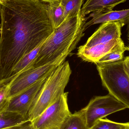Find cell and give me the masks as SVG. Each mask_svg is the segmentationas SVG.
<instances>
[{
  "label": "cell",
  "instance_id": "3957f363",
  "mask_svg": "<svg viewBox=\"0 0 129 129\" xmlns=\"http://www.w3.org/2000/svg\"><path fill=\"white\" fill-rule=\"evenodd\" d=\"M72 72L69 62L65 61L51 72L31 105L28 113L30 121H32L41 115L64 93Z\"/></svg>",
  "mask_w": 129,
  "mask_h": 129
},
{
  "label": "cell",
  "instance_id": "ffe728a7",
  "mask_svg": "<svg viewBox=\"0 0 129 129\" xmlns=\"http://www.w3.org/2000/svg\"><path fill=\"white\" fill-rule=\"evenodd\" d=\"M5 129H34V128L33 126L32 122L30 120H28L18 125Z\"/></svg>",
  "mask_w": 129,
  "mask_h": 129
},
{
  "label": "cell",
  "instance_id": "44dd1931",
  "mask_svg": "<svg viewBox=\"0 0 129 129\" xmlns=\"http://www.w3.org/2000/svg\"><path fill=\"white\" fill-rule=\"evenodd\" d=\"M43 2H45V3H50L51 2H54L57 1H59L60 0H40Z\"/></svg>",
  "mask_w": 129,
  "mask_h": 129
},
{
  "label": "cell",
  "instance_id": "8fae6325",
  "mask_svg": "<svg viewBox=\"0 0 129 129\" xmlns=\"http://www.w3.org/2000/svg\"><path fill=\"white\" fill-rule=\"evenodd\" d=\"M127 0H87L81 8L84 16L90 13H100L113 10L116 6Z\"/></svg>",
  "mask_w": 129,
  "mask_h": 129
},
{
  "label": "cell",
  "instance_id": "5bb4252c",
  "mask_svg": "<svg viewBox=\"0 0 129 129\" xmlns=\"http://www.w3.org/2000/svg\"><path fill=\"white\" fill-rule=\"evenodd\" d=\"M42 45L25 55L16 63L12 70L10 77L16 76L32 68V64L35 59Z\"/></svg>",
  "mask_w": 129,
  "mask_h": 129
},
{
  "label": "cell",
  "instance_id": "6da1fadb",
  "mask_svg": "<svg viewBox=\"0 0 129 129\" xmlns=\"http://www.w3.org/2000/svg\"><path fill=\"white\" fill-rule=\"evenodd\" d=\"M47 9L40 0H4L0 4V80L10 77L16 63L53 32Z\"/></svg>",
  "mask_w": 129,
  "mask_h": 129
},
{
  "label": "cell",
  "instance_id": "8992f818",
  "mask_svg": "<svg viewBox=\"0 0 129 129\" xmlns=\"http://www.w3.org/2000/svg\"><path fill=\"white\" fill-rule=\"evenodd\" d=\"M68 94V92H64L56 102L31 121L33 128L61 129L72 114L67 103Z\"/></svg>",
  "mask_w": 129,
  "mask_h": 129
},
{
  "label": "cell",
  "instance_id": "ba28073f",
  "mask_svg": "<svg viewBox=\"0 0 129 129\" xmlns=\"http://www.w3.org/2000/svg\"><path fill=\"white\" fill-rule=\"evenodd\" d=\"M48 77L39 80L20 93L10 98L7 111L18 113L24 117L29 118L28 113L31 105Z\"/></svg>",
  "mask_w": 129,
  "mask_h": 129
},
{
  "label": "cell",
  "instance_id": "9c48e42d",
  "mask_svg": "<svg viewBox=\"0 0 129 129\" xmlns=\"http://www.w3.org/2000/svg\"><path fill=\"white\" fill-rule=\"evenodd\" d=\"M122 28L120 23L118 22L102 23L85 44L79 48H88L98 45L107 44L114 39H121Z\"/></svg>",
  "mask_w": 129,
  "mask_h": 129
},
{
  "label": "cell",
  "instance_id": "7402d4cb",
  "mask_svg": "<svg viewBox=\"0 0 129 129\" xmlns=\"http://www.w3.org/2000/svg\"><path fill=\"white\" fill-rule=\"evenodd\" d=\"M3 0H0V4H2L3 2Z\"/></svg>",
  "mask_w": 129,
  "mask_h": 129
},
{
  "label": "cell",
  "instance_id": "4fadbf2b",
  "mask_svg": "<svg viewBox=\"0 0 129 129\" xmlns=\"http://www.w3.org/2000/svg\"><path fill=\"white\" fill-rule=\"evenodd\" d=\"M47 13L54 29L57 28L65 20L63 8L60 3L57 1L47 4Z\"/></svg>",
  "mask_w": 129,
  "mask_h": 129
},
{
  "label": "cell",
  "instance_id": "9a60e30c",
  "mask_svg": "<svg viewBox=\"0 0 129 129\" xmlns=\"http://www.w3.org/2000/svg\"><path fill=\"white\" fill-rule=\"evenodd\" d=\"M128 50V47L125 46L124 42L121 39L110 53L100 58L95 64L109 63L122 60L125 51Z\"/></svg>",
  "mask_w": 129,
  "mask_h": 129
},
{
  "label": "cell",
  "instance_id": "e0dca14e",
  "mask_svg": "<svg viewBox=\"0 0 129 129\" xmlns=\"http://www.w3.org/2000/svg\"><path fill=\"white\" fill-rule=\"evenodd\" d=\"M19 74L0 80V113L7 111V109L10 101L8 95L10 85Z\"/></svg>",
  "mask_w": 129,
  "mask_h": 129
},
{
  "label": "cell",
  "instance_id": "7c38bea8",
  "mask_svg": "<svg viewBox=\"0 0 129 129\" xmlns=\"http://www.w3.org/2000/svg\"><path fill=\"white\" fill-rule=\"evenodd\" d=\"M30 120L18 113L5 111L0 113V129L14 127Z\"/></svg>",
  "mask_w": 129,
  "mask_h": 129
},
{
  "label": "cell",
  "instance_id": "d6986e66",
  "mask_svg": "<svg viewBox=\"0 0 129 129\" xmlns=\"http://www.w3.org/2000/svg\"><path fill=\"white\" fill-rule=\"evenodd\" d=\"M89 129H129L128 122H116L108 119H100Z\"/></svg>",
  "mask_w": 129,
  "mask_h": 129
},
{
  "label": "cell",
  "instance_id": "ac0fdd59",
  "mask_svg": "<svg viewBox=\"0 0 129 129\" xmlns=\"http://www.w3.org/2000/svg\"><path fill=\"white\" fill-rule=\"evenodd\" d=\"M84 0H60V3L63 8L65 18L79 13Z\"/></svg>",
  "mask_w": 129,
  "mask_h": 129
},
{
  "label": "cell",
  "instance_id": "7a4b0ae2",
  "mask_svg": "<svg viewBox=\"0 0 129 129\" xmlns=\"http://www.w3.org/2000/svg\"><path fill=\"white\" fill-rule=\"evenodd\" d=\"M86 20L81 11L67 17L42 44L32 68L64 62L84 36Z\"/></svg>",
  "mask_w": 129,
  "mask_h": 129
},
{
  "label": "cell",
  "instance_id": "5b68a950",
  "mask_svg": "<svg viewBox=\"0 0 129 129\" xmlns=\"http://www.w3.org/2000/svg\"><path fill=\"white\" fill-rule=\"evenodd\" d=\"M129 108L108 94L106 95L92 98L88 105L81 111L85 116L87 127L89 129L100 119Z\"/></svg>",
  "mask_w": 129,
  "mask_h": 129
},
{
  "label": "cell",
  "instance_id": "277c9868",
  "mask_svg": "<svg viewBox=\"0 0 129 129\" xmlns=\"http://www.w3.org/2000/svg\"><path fill=\"white\" fill-rule=\"evenodd\" d=\"M102 85L109 94L129 107V57L120 61L97 63Z\"/></svg>",
  "mask_w": 129,
  "mask_h": 129
},
{
  "label": "cell",
  "instance_id": "30bf717a",
  "mask_svg": "<svg viewBox=\"0 0 129 129\" xmlns=\"http://www.w3.org/2000/svg\"><path fill=\"white\" fill-rule=\"evenodd\" d=\"M92 17L91 20L86 23L85 29L86 30L88 28L95 24L103 23L110 22H118L122 27L129 23V10L120 11H111L100 13H92L86 18L88 20Z\"/></svg>",
  "mask_w": 129,
  "mask_h": 129
},
{
  "label": "cell",
  "instance_id": "2e32d148",
  "mask_svg": "<svg viewBox=\"0 0 129 129\" xmlns=\"http://www.w3.org/2000/svg\"><path fill=\"white\" fill-rule=\"evenodd\" d=\"M61 129H89L82 111L72 114Z\"/></svg>",
  "mask_w": 129,
  "mask_h": 129
},
{
  "label": "cell",
  "instance_id": "52a82bcc",
  "mask_svg": "<svg viewBox=\"0 0 129 129\" xmlns=\"http://www.w3.org/2000/svg\"><path fill=\"white\" fill-rule=\"evenodd\" d=\"M61 64L59 63H48L30 68L20 74L14 79L10 85L8 98H10L18 94L39 80L47 77Z\"/></svg>",
  "mask_w": 129,
  "mask_h": 129
},
{
  "label": "cell",
  "instance_id": "603a6c76",
  "mask_svg": "<svg viewBox=\"0 0 129 129\" xmlns=\"http://www.w3.org/2000/svg\"><path fill=\"white\" fill-rule=\"evenodd\" d=\"M3 1H4V0H3Z\"/></svg>",
  "mask_w": 129,
  "mask_h": 129
}]
</instances>
